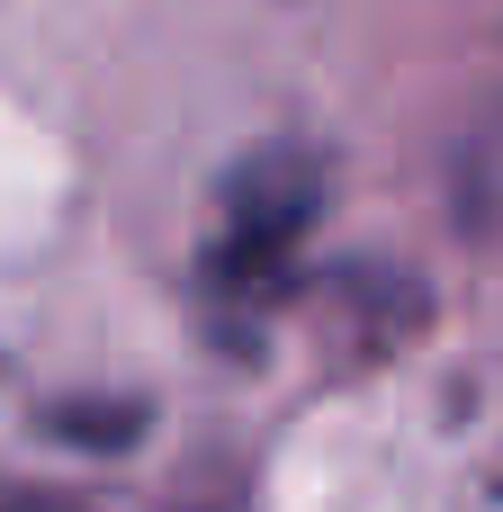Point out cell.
<instances>
[{
  "label": "cell",
  "instance_id": "obj_2",
  "mask_svg": "<svg viewBox=\"0 0 503 512\" xmlns=\"http://www.w3.org/2000/svg\"><path fill=\"white\" fill-rule=\"evenodd\" d=\"M0 512H72V504H54V495H0Z\"/></svg>",
  "mask_w": 503,
  "mask_h": 512
},
{
  "label": "cell",
  "instance_id": "obj_1",
  "mask_svg": "<svg viewBox=\"0 0 503 512\" xmlns=\"http://www.w3.org/2000/svg\"><path fill=\"white\" fill-rule=\"evenodd\" d=\"M306 216H315V180H306V162H288V153L252 162V171L225 189V234L207 243V279L234 288V297H243V288H270V279L288 270Z\"/></svg>",
  "mask_w": 503,
  "mask_h": 512
}]
</instances>
